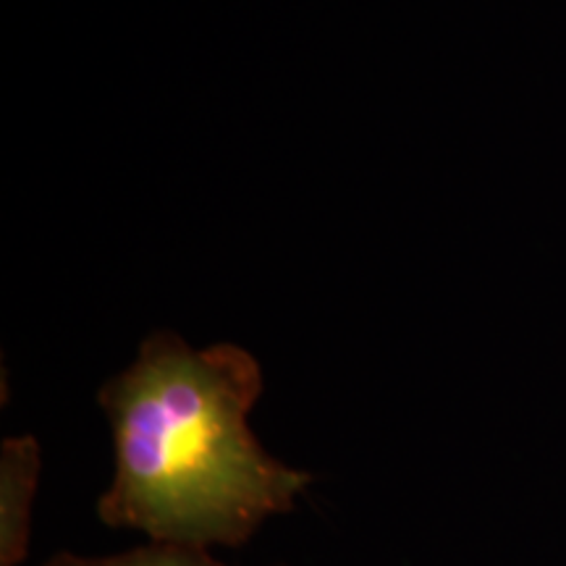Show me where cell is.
I'll list each match as a JSON object with an SVG mask.
<instances>
[{"instance_id": "6da1fadb", "label": "cell", "mask_w": 566, "mask_h": 566, "mask_svg": "<svg viewBox=\"0 0 566 566\" xmlns=\"http://www.w3.org/2000/svg\"><path fill=\"white\" fill-rule=\"evenodd\" d=\"M263 370L237 344L192 349L171 331L97 394L113 436V478L97 520L153 543L239 548L289 514L313 475L268 454L250 428Z\"/></svg>"}, {"instance_id": "7a4b0ae2", "label": "cell", "mask_w": 566, "mask_h": 566, "mask_svg": "<svg viewBox=\"0 0 566 566\" xmlns=\"http://www.w3.org/2000/svg\"><path fill=\"white\" fill-rule=\"evenodd\" d=\"M40 464L34 436L6 438L0 446V566H21L30 556Z\"/></svg>"}, {"instance_id": "3957f363", "label": "cell", "mask_w": 566, "mask_h": 566, "mask_svg": "<svg viewBox=\"0 0 566 566\" xmlns=\"http://www.w3.org/2000/svg\"><path fill=\"white\" fill-rule=\"evenodd\" d=\"M40 566H229L218 562L208 548L179 546V543H153L113 556H80L61 551ZM283 566V564H279Z\"/></svg>"}]
</instances>
